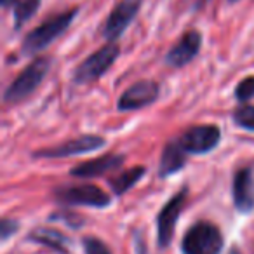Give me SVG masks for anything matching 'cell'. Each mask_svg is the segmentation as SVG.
Returning <instances> with one entry per match:
<instances>
[{
    "mask_svg": "<svg viewBox=\"0 0 254 254\" xmlns=\"http://www.w3.org/2000/svg\"><path fill=\"white\" fill-rule=\"evenodd\" d=\"M202 47V35L197 30H190L187 32L176 46H173V49L167 53L166 63L173 68H183L187 64H190L191 61L197 58V54L200 53Z\"/></svg>",
    "mask_w": 254,
    "mask_h": 254,
    "instance_id": "obj_11",
    "label": "cell"
},
{
    "mask_svg": "<svg viewBox=\"0 0 254 254\" xmlns=\"http://www.w3.org/2000/svg\"><path fill=\"white\" fill-rule=\"evenodd\" d=\"M58 202L64 205H87V207L105 209L112 204V197L96 185H77L63 187L54 191Z\"/></svg>",
    "mask_w": 254,
    "mask_h": 254,
    "instance_id": "obj_6",
    "label": "cell"
},
{
    "mask_svg": "<svg viewBox=\"0 0 254 254\" xmlns=\"http://www.w3.org/2000/svg\"><path fill=\"white\" fill-rule=\"evenodd\" d=\"M126 157L119 155V153H106L98 159L85 160L82 164H77L73 169H70V176L80 178V180H89V178L103 176V174L110 173L113 169H119L124 164Z\"/></svg>",
    "mask_w": 254,
    "mask_h": 254,
    "instance_id": "obj_13",
    "label": "cell"
},
{
    "mask_svg": "<svg viewBox=\"0 0 254 254\" xmlns=\"http://www.w3.org/2000/svg\"><path fill=\"white\" fill-rule=\"evenodd\" d=\"M235 126L242 127L246 131H254V105L240 106L232 115Z\"/></svg>",
    "mask_w": 254,
    "mask_h": 254,
    "instance_id": "obj_18",
    "label": "cell"
},
{
    "mask_svg": "<svg viewBox=\"0 0 254 254\" xmlns=\"http://www.w3.org/2000/svg\"><path fill=\"white\" fill-rule=\"evenodd\" d=\"M28 240L35 244H42V246L49 247V249L56 251V253L61 254H68V244H70V239H68L64 233H61L60 230L54 228H33L32 232L28 233Z\"/></svg>",
    "mask_w": 254,
    "mask_h": 254,
    "instance_id": "obj_15",
    "label": "cell"
},
{
    "mask_svg": "<svg viewBox=\"0 0 254 254\" xmlns=\"http://www.w3.org/2000/svg\"><path fill=\"white\" fill-rule=\"evenodd\" d=\"M119 54H120V47L115 42H108L106 46H103L101 49L92 53L91 56L85 58L78 64L77 70L73 71V82L82 85V84H91V82L101 78L112 68V64L117 61Z\"/></svg>",
    "mask_w": 254,
    "mask_h": 254,
    "instance_id": "obj_4",
    "label": "cell"
},
{
    "mask_svg": "<svg viewBox=\"0 0 254 254\" xmlns=\"http://www.w3.org/2000/svg\"><path fill=\"white\" fill-rule=\"evenodd\" d=\"M145 174H146V167L136 166V167H131V169L124 171V173H120L119 176L112 178V180L108 181V185H110V188H112L113 193H115L117 197H120V195H124L126 191L131 190L134 185H138Z\"/></svg>",
    "mask_w": 254,
    "mask_h": 254,
    "instance_id": "obj_16",
    "label": "cell"
},
{
    "mask_svg": "<svg viewBox=\"0 0 254 254\" xmlns=\"http://www.w3.org/2000/svg\"><path fill=\"white\" fill-rule=\"evenodd\" d=\"M134 247H136V254H148L145 240L138 239V233H136V237H134Z\"/></svg>",
    "mask_w": 254,
    "mask_h": 254,
    "instance_id": "obj_22",
    "label": "cell"
},
{
    "mask_svg": "<svg viewBox=\"0 0 254 254\" xmlns=\"http://www.w3.org/2000/svg\"><path fill=\"white\" fill-rule=\"evenodd\" d=\"M0 4H2V7H11V5L16 4V0H0Z\"/></svg>",
    "mask_w": 254,
    "mask_h": 254,
    "instance_id": "obj_23",
    "label": "cell"
},
{
    "mask_svg": "<svg viewBox=\"0 0 254 254\" xmlns=\"http://www.w3.org/2000/svg\"><path fill=\"white\" fill-rule=\"evenodd\" d=\"M187 150L181 146L180 139L176 141H169L164 146L162 157H160L159 164V178H169L173 174L180 173L187 164Z\"/></svg>",
    "mask_w": 254,
    "mask_h": 254,
    "instance_id": "obj_14",
    "label": "cell"
},
{
    "mask_svg": "<svg viewBox=\"0 0 254 254\" xmlns=\"http://www.w3.org/2000/svg\"><path fill=\"white\" fill-rule=\"evenodd\" d=\"M159 94H160V87L157 82L139 80L122 92V96L119 98V103H117V108L120 112L143 110L146 106L153 105L159 99Z\"/></svg>",
    "mask_w": 254,
    "mask_h": 254,
    "instance_id": "obj_10",
    "label": "cell"
},
{
    "mask_svg": "<svg viewBox=\"0 0 254 254\" xmlns=\"http://www.w3.org/2000/svg\"><path fill=\"white\" fill-rule=\"evenodd\" d=\"M232 198L235 209L242 214L254 211V174L247 167L239 169L233 176Z\"/></svg>",
    "mask_w": 254,
    "mask_h": 254,
    "instance_id": "obj_12",
    "label": "cell"
},
{
    "mask_svg": "<svg viewBox=\"0 0 254 254\" xmlns=\"http://www.w3.org/2000/svg\"><path fill=\"white\" fill-rule=\"evenodd\" d=\"M42 0H16L14 4V26L16 30L23 28L25 23H28L30 19L35 16V12L39 11Z\"/></svg>",
    "mask_w": 254,
    "mask_h": 254,
    "instance_id": "obj_17",
    "label": "cell"
},
{
    "mask_svg": "<svg viewBox=\"0 0 254 254\" xmlns=\"http://www.w3.org/2000/svg\"><path fill=\"white\" fill-rule=\"evenodd\" d=\"M228 254H242V253H240V249H239V247H235V246H233L232 249L228 251Z\"/></svg>",
    "mask_w": 254,
    "mask_h": 254,
    "instance_id": "obj_24",
    "label": "cell"
},
{
    "mask_svg": "<svg viewBox=\"0 0 254 254\" xmlns=\"http://www.w3.org/2000/svg\"><path fill=\"white\" fill-rule=\"evenodd\" d=\"M18 230H19V223L16 221V219H9V218L2 219V223H0V237H2V242L11 239Z\"/></svg>",
    "mask_w": 254,
    "mask_h": 254,
    "instance_id": "obj_21",
    "label": "cell"
},
{
    "mask_svg": "<svg viewBox=\"0 0 254 254\" xmlns=\"http://www.w3.org/2000/svg\"><path fill=\"white\" fill-rule=\"evenodd\" d=\"M53 60L49 56H39L9 84V87L4 92L5 103H19L32 96L35 89L42 84L46 75L49 73Z\"/></svg>",
    "mask_w": 254,
    "mask_h": 254,
    "instance_id": "obj_3",
    "label": "cell"
},
{
    "mask_svg": "<svg viewBox=\"0 0 254 254\" xmlns=\"http://www.w3.org/2000/svg\"><path fill=\"white\" fill-rule=\"evenodd\" d=\"M235 98H237V101H242V103L254 98V75L240 80V84L237 85V89H235Z\"/></svg>",
    "mask_w": 254,
    "mask_h": 254,
    "instance_id": "obj_20",
    "label": "cell"
},
{
    "mask_svg": "<svg viewBox=\"0 0 254 254\" xmlns=\"http://www.w3.org/2000/svg\"><path fill=\"white\" fill-rule=\"evenodd\" d=\"M187 153L204 155L218 148L221 143V129L218 126H193L178 138Z\"/></svg>",
    "mask_w": 254,
    "mask_h": 254,
    "instance_id": "obj_9",
    "label": "cell"
},
{
    "mask_svg": "<svg viewBox=\"0 0 254 254\" xmlns=\"http://www.w3.org/2000/svg\"><path fill=\"white\" fill-rule=\"evenodd\" d=\"M143 0H120L119 4L112 9L103 26V37L108 42H117L122 33L129 28L141 9Z\"/></svg>",
    "mask_w": 254,
    "mask_h": 254,
    "instance_id": "obj_7",
    "label": "cell"
},
{
    "mask_svg": "<svg viewBox=\"0 0 254 254\" xmlns=\"http://www.w3.org/2000/svg\"><path fill=\"white\" fill-rule=\"evenodd\" d=\"M78 9H71V11H64L61 14L51 16L44 23H40L37 28H33L28 35L25 37L21 46L23 54H37L40 51H44L46 47H49L56 39H60L73 23V19L77 18Z\"/></svg>",
    "mask_w": 254,
    "mask_h": 254,
    "instance_id": "obj_1",
    "label": "cell"
},
{
    "mask_svg": "<svg viewBox=\"0 0 254 254\" xmlns=\"http://www.w3.org/2000/svg\"><path fill=\"white\" fill-rule=\"evenodd\" d=\"M225 237L211 221H197L187 230L181 240L183 254H221Z\"/></svg>",
    "mask_w": 254,
    "mask_h": 254,
    "instance_id": "obj_2",
    "label": "cell"
},
{
    "mask_svg": "<svg viewBox=\"0 0 254 254\" xmlns=\"http://www.w3.org/2000/svg\"><path fill=\"white\" fill-rule=\"evenodd\" d=\"M82 247L85 254H112L110 247L98 237H85L82 240Z\"/></svg>",
    "mask_w": 254,
    "mask_h": 254,
    "instance_id": "obj_19",
    "label": "cell"
},
{
    "mask_svg": "<svg viewBox=\"0 0 254 254\" xmlns=\"http://www.w3.org/2000/svg\"><path fill=\"white\" fill-rule=\"evenodd\" d=\"M106 145L105 138L96 134H84L78 136L70 141H64L58 146H51V148L37 150L33 153L35 159H64V157H75L82 155V153L96 152V150L103 148Z\"/></svg>",
    "mask_w": 254,
    "mask_h": 254,
    "instance_id": "obj_8",
    "label": "cell"
},
{
    "mask_svg": "<svg viewBox=\"0 0 254 254\" xmlns=\"http://www.w3.org/2000/svg\"><path fill=\"white\" fill-rule=\"evenodd\" d=\"M188 198V188H181L178 193H174L169 200L164 204L157 216V244L160 249H167L173 242L176 223L181 211L185 209Z\"/></svg>",
    "mask_w": 254,
    "mask_h": 254,
    "instance_id": "obj_5",
    "label": "cell"
},
{
    "mask_svg": "<svg viewBox=\"0 0 254 254\" xmlns=\"http://www.w3.org/2000/svg\"><path fill=\"white\" fill-rule=\"evenodd\" d=\"M228 2H239V0H228Z\"/></svg>",
    "mask_w": 254,
    "mask_h": 254,
    "instance_id": "obj_25",
    "label": "cell"
}]
</instances>
